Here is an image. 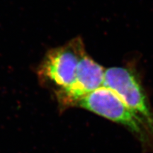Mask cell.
Returning a JSON list of instances; mask_svg holds the SVG:
<instances>
[{"label": "cell", "mask_w": 153, "mask_h": 153, "mask_svg": "<svg viewBox=\"0 0 153 153\" xmlns=\"http://www.w3.org/2000/svg\"><path fill=\"white\" fill-rule=\"evenodd\" d=\"M76 105L121 124L133 133L143 136L145 122L142 118L134 113L114 91L104 86L82 97Z\"/></svg>", "instance_id": "obj_2"}, {"label": "cell", "mask_w": 153, "mask_h": 153, "mask_svg": "<svg viewBox=\"0 0 153 153\" xmlns=\"http://www.w3.org/2000/svg\"><path fill=\"white\" fill-rule=\"evenodd\" d=\"M104 86L117 94L134 113L153 129V116L136 74L130 68L113 67L105 70Z\"/></svg>", "instance_id": "obj_3"}, {"label": "cell", "mask_w": 153, "mask_h": 153, "mask_svg": "<svg viewBox=\"0 0 153 153\" xmlns=\"http://www.w3.org/2000/svg\"><path fill=\"white\" fill-rule=\"evenodd\" d=\"M85 54V45L79 37L50 50L37 69L40 82L55 93L67 89L73 83L78 64Z\"/></svg>", "instance_id": "obj_1"}, {"label": "cell", "mask_w": 153, "mask_h": 153, "mask_svg": "<svg viewBox=\"0 0 153 153\" xmlns=\"http://www.w3.org/2000/svg\"><path fill=\"white\" fill-rule=\"evenodd\" d=\"M105 69L87 53L82 57L73 83L64 90L55 93L62 107L76 105L82 97L104 86Z\"/></svg>", "instance_id": "obj_4"}]
</instances>
